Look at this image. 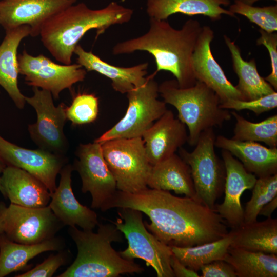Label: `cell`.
<instances>
[{
  "label": "cell",
  "mask_w": 277,
  "mask_h": 277,
  "mask_svg": "<svg viewBox=\"0 0 277 277\" xmlns=\"http://www.w3.org/2000/svg\"><path fill=\"white\" fill-rule=\"evenodd\" d=\"M186 125L167 110L142 136L146 154L152 166L168 158L188 141Z\"/></svg>",
  "instance_id": "cell-18"
},
{
  "label": "cell",
  "mask_w": 277,
  "mask_h": 277,
  "mask_svg": "<svg viewBox=\"0 0 277 277\" xmlns=\"http://www.w3.org/2000/svg\"><path fill=\"white\" fill-rule=\"evenodd\" d=\"M236 120L232 138L242 141L262 142L269 147H277V115L258 123L250 122L235 111Z\"/></svg>",
  "instance_id": "cell-31"
},
{
  "label": "cell",
  "mask_w": 277,
  "mask_h": 277,
  "mask_svg": "<svg viewBox=\"0 0 277 277\" xmlns=\"http://www.w3.org/2000/svg\"><path fill=\"white\" fill-rule=\"evenodd\" d=\"M229 10L246 17L258 25L261 29L269 33L277 31V6L255 7L235 0L229 6Z\"/></svg>",
  "instance_id": "cell-33"
},
{
  "label": "cell",
  "mask_w": 277,
  "mask_h": 277,
  "mask_svg": "<svg viewBox=\"0 0 277 277\" xmlns=\"http://www.w3.org/2000/svg\"><path fill=\"white\" fill-rule=\"evenodd\" d=\"M61 241L55 237L35 244H23L13 242L0 235V277L23 269L29 260L48 251L59 250Z\"/></svg>",
  "instance_id": "cell-28"
},
{
  "label": "cell",
  "mask_w": 277,
  "mask_h": 277,
  "mask_svg": "<svg viewBox=\"0 0 277 277\" xmlns=\"http://www.w3.org/2000/svg\"><path fill=\"white\" fill-rule=\"evenodd\" d=\"M0 158L6 166L21 168L37 178L46 186L51 194L56 188L57 174L67 164L65 155L40 148L26 149L8 141L1 135Z\"/></svg>",
  "instance_id": "cell-14"
},
{
  "label": "cell",
  "mask_w": 277,
  "mask_h": 277,
  "mask_svg": "<svg viewBox=\"0 0 277 277\" xmlns=\"http://www.w3.org/2000/svg\"><path fill=\"white\" fill-rule=\"evenodd\" d=\"M215 137L213 129L209 128L200 134L192 151L178 150L190 167L197 199L212 209L224 193L226 177L224 161L215 152Z\"/></svg>",
  "instance_id": "cell-7"
},
{
  "label": "cell",
  "mask_w": 277,
  "mask_h": 277,
  "mask_svg": "<svg viewBox=\"0 0 277 277\" xmlns=\"http://www.w3.org/2000/svg\"><path fill=\"white\" fill-rule=\"evenodd\" d=\"M170 266L174 277H199L196 271L191 270L185 265L172 254L170 259Z\"/></svg>",
  "instance_id": "cell-39"
},
{
  "label": "cell",
  "mask_w": 277,
  "mask_h": 277,
  "mask_svg": "<svg viewBox=\"0 0 277 277\" xmlns=\"http://www.w3.org/2000/svg\"><path fill=\"white\" fill-rule=\"evenodd\" d=\"M32 90V96H25L26 102L33 107L37 114L36 122L28 127L31 140L38 148L65 155L69 148L64 132L67 120L66 105L61 103L55 106L48 91L34 87Z\"/></svg>",
  "instance_id": "cell-11"
},
{
  "label": "cell",
  "mask_w": 277,
  "mask_h": 277,
  "mask_svg": "<svg viewBox=\"0 0 277 277\" xmlns=\"http://www.w3.org/2000/svg\"><path fill=\"white\" fill-rule=\"evenodd\" d=\"M154 74L141 86L127 93L128 105L124 116L94 141L99 143L115 138L142 137L144 132L167 110L158 99L159 84Z\"/></svg>",
  "instance_id": "cell-9"
},
{
  "label": "cell",
  "mask_w": 277,
  "mask_h": 277,
  "mask_svg": "<svg viewBox=\"0 0 277 277\" xmlns=\"http://www.w3.org/2000/svg\"><path fill=\"white\" fill-rule=\"evenodd\" d=\"M214 144L230 152L256 176L277 173V147L268 148L254 141H238L223 135L216 136Z\"/></svg>",
  "instance_id": "cell-22"
},
{
  "label": "cell",
  "mask_w": 277,
  "mask_h": 277,
  "mask_svg": "<svg viewBox=\"0 0 277 277\" xmlns=\"http://www.w3.org/2000/svg\"><path fill=\"white\" fill-rule=\"evenodd\" d=\"M63 223L49 206L27 208L0 203V235L23 244H35L54 237Z\"/></svg>",
  "instance_id": "cell-10"
},
{
  "label": "cell",
  "mask_w": 277,
  "mask_h": 277,
  "mask_svg": "<svg viewBox=\"0 0 277 277\" xmlns=\"http://www.w3.org/2000/svg\"><path fill=\"white\" fill-rule=\"evenodd\" d=\"M159 93L166 104L177 110L178 118L188 128L187 142L191 146L196 144L202 132L221 127L231 118V112L220 107L222 102L216 93L200 81L182 88L175 79L166 80L159 85Z\"/></svg>",
  "instance_id": "cell-5"
},
{
  "label": "cell",
  "mask_w": 277,
  "mask_h": 277,
  "mask_svg": "<svg viewBox=\"0 0 277 277\" xmlns=\"http://www.w3.org/2000/svg\"><path fill=\"white\" fill-rule=\"evenodd\" d=\"M19 73L26 84L49 91L58 99L61 92L84 80L87 71L80 64H57L43 54L33 56L24 50L17 56Z\"/></svg>",
  "instance_id": "cell-12"
},
{
  "label": "cell",
  "mask_w": 277,
  "mask_h": 277,
  "mask_svg": "<svg viewBox=\"0 0 277 277\" xmlns=\"http://www.w3.org/2000/svg\"><path fill=\"white\" fill-rule=\"evenodd\" d=\"M66 261L65 254L62 252L50 255L34 268L16 277H51Z\"/></svg>",
  "instance_id": "cell-37"
},
{
  "label": "cell",
  "mask_w": 277,
  "mask_h": 277,
  "mask_svg": "<svg viewBox=\"0 0 277 277\" xmlns=\"http://www.w3.org/2000/svg\"><path fill=\"white\" fill-rule=\"evenodd\" d=\"M111 223L98 224L96 233L70 226L69 233L76 244L77 254L73 263L58 277H117L141 273L144 269L133 260L123 258L112 247L123 242V233Z\"/></svg>",
  "instance_id": "cell-4"
},
{
  "label": "cell",
  "mask_w": 277,
  "mask_h": 277,
  "mask_svg": "<svg viewBox=\"0 0 277 277\" xmlns=\"http://www.w3.org/2000/svg\"><path fill=\"white\" fill-rule=\"evenodd\" d=\"M5 197L11 203L27 208L48 206L51 193L37 178L21 168L6 166L1 175Z\"/></svg>",
  "instance_id": "cell-21"
},
{
  "label": "cell",
  "mask_w": 277,
  "mask_h": 277,
  "mask_svg": "<svg viewBox=\"0 0 277 277\" xmlns=\"http://www.w3.org/2000/svg\"><path fill=\"white\" fill-rule=\"evenodd\" d=\"M230 247L277 254V219L271 217L231 228Z\"/></svg>",
  "instance_id": "cell-26"
},
{
  "label": "cell",
  "mask_w": 277,
  "mask_h": 277,
  "mask_svg": "<svg viewBox=\"0 0 277 277\" xmlns=\"http://www.w3.org/2000/svg\"><path fill=\"white\" fill-rule=\"evenodd\" d=\"M230 4V0H147L146 11L150 18L159 20L181 13L188 16L202 15L217 21L222 15L235 17L222 7Z\"/></svg>",
  "instance_id": "cell-25"
},
{
  "label": "cell",
  "mask_w": 277,
  "mask_h": 277,
  "mask_svg": "<svg viewBox=\"0 0 277 277\" xmlns=\"http://www.w3.org/2000/svg\"><path fill=\"white\" fill-rule=\"evenodd\" d=\"M73 170L70 164L62 168L59 185L51 194V200L48 205L63 225L78 226L84 230H92L99 223L97 215L75 197L71 187Z\"/></svg>",
  "instance_id": "cell-19"
},
{
  "label": "cell",
  "mask_w": 277,
  "mask_h": 277,
  "mask_svg": "<svg viewBox=\"0 0 277 277\" xmlns=\"http://www.w3.org/2000/svg\"><path fill=\"white\" fill-rule=\"evenodd\" d=\"M224 260L236 277H276L277 255L230 247Z\"/></svg>",
  "instance_id": "cell-29"
},
{
  "label": "cell",
  "mask_w": 277,
  "mask_h": 277,
  "mask_svg": "<svg viewBox=\"0 0 277 277\" xmlns=\"http://www.w3.org/2000/svg\"><path fill=\"white\" fill-rule=\"evenodd\" d=\"M133 14L132 9L115 2L96 10L84 3L74 4L47 20L39 35L45 48L56 61L69 65L76 46L88 31L95 29L98 36L111 26L129 22Z\"/></svg>",
  "instance_id": "cell-3"
},
{
  "label": "cell",
  "mask_w": 277,
  "mask_h": 277,
  "mask_svg": "<svg viewBox=\"0 0 277 277\" xmlns=\"http://www.w3.org/2000/svg\"><path fill=\"white\" fill-rule=\"evenodd\" d=\"M72 165L82 180V191L89 192L91 207L101 209L116 191L115 180L104 157L101 144L93 142L80 144Z\"/></svg>",
  "instance_id": "cell-13"
},
{
  "label": "cell",
  "mask_w": 277,
  "mask_h": 277,
  "mask_svg": "<svg viewBox=\"0 0 277 277\" xmlns=\"http://www.w3.org/2000/svg\"><path fill=\"white\" fill-rule=\"evenodd\" d=\"M74 54L77 56V64L87 71H95L110 79L113 89L120 93L126 94L143 85L147 80V62L129 67L116 66L91 51L85 50L80 44L76 46Z\"/></svg>",
  "instance_id": "cell-20"
},
{
  "label": "cell",
  "mask_w": 277,
  "mask_h": 277,
  "mask_svg": "<svg viewBox=\"0 0 277 277\" xmlns=\"http://www.w3.org/2000/svg\"><path fill=\"white\" fill-rule=\"evenodd\" d=\"M260 36L256 40L258 45H264L268 50L271 68L270 73L264 79L276 91L277 90V34L267 32L259 29Z\"/></svg>",
  "instance_id": "cell-36"
},
{
  "label": "cell",
  "mask_w": 277,
  "mask_h": 277,
  "mask_svg": "<svg viewBox=\"0 0 277 277\" xmlns=\"http://www.w3.org/2000/svg\"><path fill=\"white\" fill-rule=\"evenodd\" d=\"M276 107V91L250 101L229 99L222 103L220 105V107L223 109L236 111L246 109L252 111L256 115H260L262 113L271 110Z\"/></svg>",
  "instance_id": "cell-35"
},
{
  "label": "cell",
  "mask_w": 277,
  "mask_h": 277,
  "mask_svg": "<svg viewBox=\"0 0 277 277\" xmlns=\"http://www.w3.org/2000/svg\"><path fill=\"white\" fill-rule=\"evenodd\" d=\"M228 234L218 240L191 247L171 246L173 254L184 265L195 271L212 261L224 260L231 243Z\"/></svg>",
  "instance_id": "cell-30"
},
{
  "label": "cell",
  "mask_w": 277,
  "mask_h": 277,
  "mask_svg": "<svg viewBox=\"0 0 277 277\" xmlns=\"http://www.w3.org/2000/svg\"><path fill=\"white\" fill-rule=\"evenodd\" d=\"M277 207V196L265 205L260 211L259 215L270 217Z\"/></svg>",
  "instance_id": "cell-40"
},
{
  "label": "cell",
  "mask_w": 277,
  "mask_h": 277,
  "mask_svg": "<svg viewBox=\"0 0 277 277\" xmlns=\"http://www.w3.org/2000/svg\"><path fill=\"white\" fill-rule=\"evenodd\" d=\"M224 39L231 54L233 69L239 79L235 86L244 101L255 100L276 91L259 73L255 59L244 60L235 42L226 35Z\"/></svg>",
  "instance_id": "cell-27"
},
{
  "label": "cell",
  "mask_w": 277,
  "mask_h": 277,
  "mask_svg": "<svg viewBox=\"0 0 277 277\" xmlns=\"http://www.w3.org/2000/svg\"><path fill=\"white\" fill-rule=\"evenodd\" d=\"M202 26L195 19L187 20L180 29L166 20L149 19L148 31L137 37L117 43L112 48L114 55L146 51L154 58L156 70L170 72L179 86L185 88L195 85L192 57Z\"/></svg>",
  "instance_id": "cell-2"
},
{
  "label": "cell",
  "mask_w": 277,
  "mask_h": 277,
  "mask_svg": "<svg viewBox=\"0 0 277 277\" xmlns=\"http://www.w3.org/2000/svg\"><path fill=\"white\" fill-rule=\"evenodd\" d=\"M30 33V29L27 25L6 30L0 44V86L19 109L24 108L26 102L25 96L18 86L17 49L21 41L29 36Z\"/></svg>",
  "instance_id": "cell-23"
},
{
  "label": "cell",
  "mask_w": 277,
  "mask_h": 277,
  "mask_svg": "<svg viewBox=\"0 0 277 277\" xmlns=\"http://www.w3.org/2000/svg\"><path fill=\"white\" fill-rule=\"evenodd\" d=\"M76 1L0 0V25L5 31L27 25L36 37L47 20Z\"/></svg>",
  "instance_id": "cell-15"
},
{
  "label": "cell",
  "mask_w": 277,
  "mask_h": 277,
  "mask_svg": "<svg viewBox=\"0 0 277 277\" xmlns=\"http://www.w3.org/2000/svg\"><path fill=\"white\" fill-rule=\"evenodd\" d=\"M202 277H236L232 266L224 260H217L202 266Z\"/></svg>",
  "instance_id": "cell-38"
},
{
  "label": "cell",
  "mask_w": 277,
  "mask_h": 277,
  "mask_svg": "<svg viewBox=\"0 0 277 277\" xmlns=\"http://www.w3.org/2000/svg\"><path fill=\"white\" fill-rule=\"evenodd\" d=\"M222 156L226 171L225 196L223 203L215 205L214 210L228 226L234 228L244 223L241 197L244 191L253 188L257 179L229 151L222 150Z\"/></svg>",
  "instance_id": "cell-17"
},
{
  "label": "cell",
  "mask_w": 277,
  "mask_h": 277,
  "mask_svg": "<svg viewBox=\"0 0 277 277\" xmlns=\"http://www.w3.org/2000/svg\"><path fill=\"white\" fill-rule=\"evenodd\" d=\"M252 189L251 197L244 210V223L256 221L261 208L277 196V173L259 177Z\"/></svg>",
  "instance_id": "cell-32"
},
{
  "label": "cell",
  "mask_w": 277,
  "mask_h": 277,
  "mask_svg": "<svg viewBox=\"0 0 277 277\" xmlns=\"http://www.w3.org/2000/svg\"><path fill=\"white\" fill-rule=\"evenodd\" d=\"M118 217L110 221L123 233L128 247L120 251L128 260L140 259L152 267L157 277H174L170 266L171 247L158 240L146 228L142 212L130 208H118Z\"/></svg>",
  "instance_id": "cell-6"
},
{
  "label": "cell",
  "mask_w": 277,
  "mask_h": 277,
  "mask_svg": "<svg viewBox=\"0 0 277 277\" xmlns=\"http://www.w3.org/2000/svg\"><path fill=\"white\" fill-rule=\"evenodd\" d=\"M238 1L247 5H253L254 3H255V2L260 0H238ZM272 1H274L276 2L277 1V0H272Z\"/></svg>",
  "instance_id": "cell-42"
},
{
  "label": "cell",
  "mask_w": 277,
  "mask_h": 277,
  "mask_svg": "<svg viewBox=\"0 0 277 277\" xmlns=\"http://www.w3.org/2000/svg\"><path fill=\"white\" fill-rule=\"evenodd\" d=\"M214 37V31L210 26H202L192 57L196 80L213 90L222 103L229 99L244 101L241 93L227 78L212 53L210 45Z\"/></svg>",
  "instance_id": "cell-16"
},
{
  "label": "cell",
  "mask_w": 277,
  "mask_h": 277,
  "mask_svg": "<svg viewBox=\"0 0 277 277\" xmlns=\"http://www.w3.org/2000/svg\"><path fill=\"white\" fill-rule=\"evenodd\" d=\"M147 186L197 199L190 167L176 153L152 166Z\"/></svg>",
  "instance_id": "cell-24"
},
{
  "label": "cell",
  "mask_w": 277,
  "mask_h": 277,
  "mask_svg": "<svg viewBox=\"0 0 277 277\" xmlns=\"http://www.w3.org/2000/svg\"><path fill=\"white\" fill-rule=\"evenodd\" d=\"M130 208L141 211L151 221L147 230L170 246L191 247L218 240L228 233L225 221L199 200L175 196L169 191L146 188L134 193L118 190L102 207Z\"/></svg>",
  "instance_id": "cell-1"
},
{
  "label": "cell",
  "mask_w": 277,
  "mask_h": 277,
  "mask_svg": "<svg viewBox=\"0 0 277 277\" xmlns=\"http://www.w3.org/2000/svg\"><path fill=\"white\" fill-rule=\"evenodd\" d=\"M6 166V165L5 164V163L0 158V192L4 195V196H5V193H4V189L2 184L1 175Z\"/></svg>",
  "instance_id": "cell-41"
},
{
  "label": "cell",
  "mask_w": 277,
  "mask_h": 277,
  "mask_svg": "<svg viewBox=\"0 0 277 277\" xmlns=\"http://www.w3.org/2000/svg\"><path fill=\"white\" fill-rule=\"evenodd\" d=\"M100 144L117 190L134 193L148 188L152 166L147 157L142 137L115 138Z\"/></svg>",
  "instance_id": "cell-8"
},
{
  "label": "cell",
  "mask_w": 277,
  "mask_h": 277,
  "mask_svg": "<svg viewBox=\"0 0 277 277\" xmlns=\"http://www.w3.org/2000/svg\"><path fill=\"white\" fill-rule=\"evenodd\" d=\"M66 114L67 119L75 125L92 123L98 116V98L92 93L77 94L66 107Z\"/></svg>",
  "instance_id": "cell-34"
}]
</instances>
